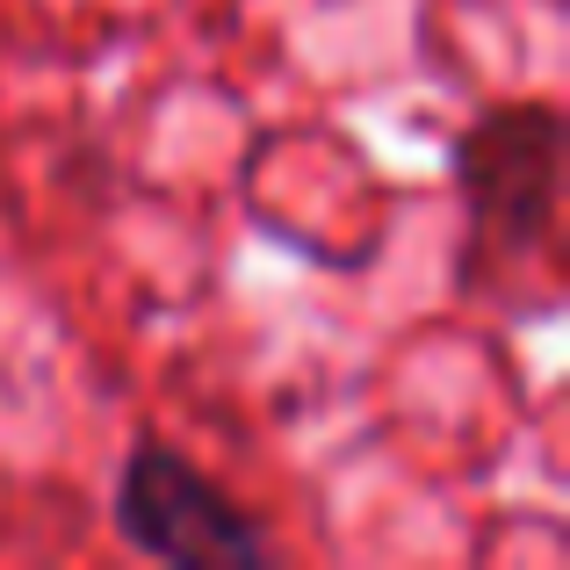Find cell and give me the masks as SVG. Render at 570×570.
<instances>
[{"label": "cell", "mask_w": 570, "mask_h": 570, "mask_svg": "<svg viewBox=\"0 0 570 570\" xmlns=\"http://www.w3.org/2000/svg\"><path fill=\"white\" fill-rule=\"evenodd\" d=\"M455 181L470 203L476 246H513V253L549 246L563 181V116L549 101L484 109L455 145Z\"/></svg>", "instance_id": "2"}, {"label": "cell", "mask_w": 570, "mask_h": 570, "mask_svg": "<svg viewBox=\"0 0 570 570\" xmlns=\"http://www.w3.org/2000/svg\"><path fill=\"white\" fill-rule=\"evenodd\" d=\"M109 520L124 534V549L153 563L181 570H261L275 563V542L253 528V513L224 484H209L203 470L167 441H138L116 470Z\"/></svg>", "instance_id": "1"}]
</instances>
